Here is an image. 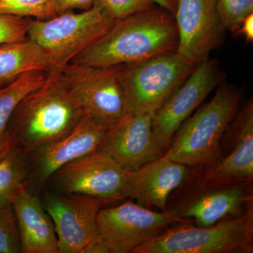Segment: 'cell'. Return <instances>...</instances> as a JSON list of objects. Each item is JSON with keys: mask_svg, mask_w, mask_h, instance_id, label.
<instances>
[{"mask_svg": "<svg viewBox=\"0 0 253 253\" xmlns=\"http://www.w3.org/2000/svg\"><path fill=\"white\" fill-rule=\"evenodd\" d=\"M178 44L174 16L155 5L115 20L104 36L71 62L101 68L131 64L176 52Z\"/></svg>", "mask_w": 253, "mask_h": 253, "instance_id": "6da1fadb", "label": "cell"}, {"mask_svg": "<svg viewBox=\"0 0 253 253\" xmlns=\"http://www.w3.org/2000/svg\"><path fill=\"white\" fill-rule=\"evenodd\" d=\"M83 115L61 73L49 72L44 83L15 110L3 147L13 144L26 155L31 154L67 135Z\"/></svg>", "mask_w": 253, "mask_h": 253, "instance_id": "7a4b0ae2", "label": "cell"}, {"mask_svg": "<svg viewBox=\"0 0 253 253\" xmlns=\"http://www.w3.org/2000/svg\"><path fill=\"white\" fill-rule=\"evenodd\" d=\"M244 91L226 81L212 99L201 105L179 126L163 157L192 169L209 166L219 154L223 136L239 112Z\"/></svg>", "mask_w": 253, "mask_h": 253, "instance_id": "3957f363", "label": "cell"}, {"mask_svg": "<svg viewBox=\"0 0 253 253\" xmlns=\"http://www.w3.org/2000/svg\"><path fill=\"white\" fill-rule=\"evenodd\" d=\"M253 182L206 179L191 169L169 196L166 211L181 220L211 226L244 215L253 207Z\"/></svg>", "mask_w": 253, "mask_h": 253, "instance_id": "277c9868", "label": "cell"}, {"mask_svg": "<svg viewBox=\"0 0 253 253\" xmlns=\"http://www.w3.org/2000/svg\"><path fill=\"white\" fill-rule=\"evenodd\" d=\"M114 21L96 0L83 12L68 11L46 20L30 18L28 38L47 56L49 72H60L104 36Z\"/></svg>", "mask_w": 253, "mask_h": 253, "instance_id": "5b68a950", "label": "cell"}, {"mask_svg": "<svg viewBox=\"0 0 253 253\" xmlns=\"http://www.w3.org/2000/svg\"><path fill=\"white\" fill-rule=\"evenodd\" d=\"M253 206L244 215L211 226L178 223L133 253H252Z\"/></svg>", "mask_w": 253, "mask_h": 253, "instance_id": "8992f818", "label": "cell"}, {"mask_svg": "<svg viewBox=\"0 0 253 253\" xmlns=\"http://www.w3.org/2000/svg\"><path fill=\"white\" fill-rule=\"evenodd\" d=\"M119 66L126 113L153 116L193 73L196 65L173 52Z\"/></svg>", "mask_w": 253, "mask_h": 253, "instance_id": "52a82bcc", "label": "cell"}, {"mask_svg": "<svg viewBox=\"0 0 253 253\" xmlns=\"http://www.w3.org/2000/svg\"><path fill=\"white\" fill-rule=\"evenodd\" d=\"M83 114L108 129L126 114L120 66L95 67L70 63L60 71Z\"/></svg>", "mask_w": 253, "mask_h": 253, "instance_id": "ba28073f", "label": "cell"}, {"mask_svg": "<svg viewBox=\"0 0 253 253\" xmlns=\"http://www.w3.org/2000/svg\"><path fill=\"white\" fill-rule=\"evenodd\" d=\"M42 205L54 224L59 253H109L99 239V200L84 195L46 192Z\"/></svg>", "mask_w": 253, "mask_h": 253, "instance_id": "9c48e42d", "label": "cell"}, {"mask_svg": "<svg viewBox=\"0 0 253 253\" xmlns=\"http://www.w3.org/2000/svg\"><path fill=\"white\" fill-rule=\"evenodd\" d=\"M183 222L191 221L178 219L168 211H151L131 199L119 206L101 208L97 217L99 239L109 253H133L173 224Z\"/></svg>", "mask_w": 253, "mask_h": 253, "instance_id": "30bf717a", "label": "cell"}, {"mask_svg": "<svg viewBox=\"0 0 253 253\" xmlns=\"http://www.w3.org/2000/svg\"><path fill=\"white\" fill-rule=\"evenodd\" d=\"M226 78L219 61L208 57L196 66L186 81L154 113L153 135L161 154L167 151L181 125Z\"/></svg>", "mask_w": 253, "mask_h": 253, "instance_id": "8fae6325", "label": "cell"}, {"mask_svg": "<svg viewBox=\"0 0 253 253\" xmlns=\"http://www.w3.org/2000/svg\"><path fill=\"white\" fill-rule=\"evenodd\" d=\"M49 181L60 192L84 195L104 204L129 198L127 171L99 151L65 165Z\"/></svg>", "mask_w": 253, "mask_h": 253, "instance_id": "7c38bea8", "label": "cell"}, {"mask_svg": "<svg viewBox=\"0 0 253 253\" xmlns=\"http://www.w3.org/2000/svg\"><path fill=\"white\" fill-rule=\"evenodd\" d=\"M217 0H179L174 19L179 33L176 52L197 66L222 44L226 31Z\"/></svg>", "mask_w": 253, "mask_h": 253, "instance_id": "4fadbf2b", "label": "cell"}, {"mask_svg": "<svg viewBox=\"0 0 253 253\" xmlns=\"http://www.w3.org/2000/svg\"><path fill=\"white\" fill-rule=\"evenodd\" d=\"M193 170L213 180L253 182V98L241 106L228 126L216 159L206 167Z\"/></svg>", "mask_w": 253, "mask_h": 253, "instance_id": "5bb4252c", "label": "cell"}, {"mask_svg": "<svg viewBox=\"0 0 253 253\" xmlns=\"http://www.w3.org/2000/svg\"><path fill=\"white\" fill-rule=\"evenodd\" d=\"M108 129L83 115L67 135L28 154L32 155L29 174L37 184H45L65 165L97 151Z\"/></svg>", "mask_w": 253, "mask_h": 253, "instance_id": "9a60e30c", "label": "cell"}, {"mask_svg": "<svg viewBox=\"0 0 253 253\" xmlns=\"http://www.w3.org/2000/svg\"><path fill=\"white\" fill-rule=\"evenodd\" d=\"M152 115L126 113L106 131L97 151L107 154L126 171H134L162 156L155 142Z\"/></svg>", "mask_w": 253, "mask_h": 253, "instance_id": "2e32d148", "label": "cell"}, {"mask_svg": "<svg viewBox=\"0 0 253 253\" xmlns=\"http://www.w3.org/2000/svg\"><path fill=\"white\" fill-rule=\"evenodd\" d=\"M191 168L160 156L134 171H127L129 199L166 211L170 195L189 175Z\"/></svg>", "mask_w": 253, "mask_h": 253, "instance_id": "e0dca14e", "label": "cell"}, {"mask_svg": "<svg viewBox=\"0 0 253 253\" xmlns=\"http://www.w3.org/2000/svg\"><path fill=\"white\" fill-rule=\"evenodd\" d=\"M11 206L17 222L21 253H59L54 224L37 195L23 186L13 195Z\"/></svg>", "mask_w": 253, "mask_h": 253, "instance_id": "ac0fdd59", "label": "cell"}, {"mask_svg": "<svg viewBox=\"0 0 253 253\" xmlns=\"http://www.w3.org/2000/svg\"><path fill=\"white\" fill-rule=\"evenodd\" d=\"M50 69L47 56L36 43L28 38L0 45V88L25 73H49Z\"/></svg>", "mask_w": 253, "mask_h": 253, "instance_id": "d6986e66", "label": "cell"}, {"mask_svg": "<svg viewBox=\"0 0 253 253\" xmlns=\"http://www.w3.org/2000/svg\"><path fill=\"white\" fill-rule=\"evenodd\" d=\"M29 176L27 155L13 144L0 149V208L11 206V199L26 186Z\"/></svg>", "mask_w": 253, "mask_h": 253, "instance_id": "ffe728a7", "label": "cell"}, {"mask_svg": "<svg viewBox=\"0 0 253 253\" xmlns=\"http://www.w3.org/2000/svg\"><path fill=\"white\" fill-rule=\"evenodd\" d=\"M47 76L44 71H32L0 88V149L4 146L8 126L18 104L41 86Z\"/></svg>", "mask_w": 253, "mask_h": 253, "instance_id": "44dd1931", "label": "cell"}, {"mask_svg": "<svg viewBox=\"0 0 253 253\" xmlns=\"http://www.w3.org/2000/svg\"><path fill=\"white\" fill-rule=\"evenodd\" d=\"M0 14L46 20L59 14L56 0H0Z\"/></svg>", "mask_w": 253, "mask_h": 253, "instance_id": "7402d4cb", "label": "cell"}, {"mask_svg": "<svg viewBox=\"0 0 253 253\" xmlns=\"http://www.w3.org/2000/svg\"><path fill=\"white\" fill-rule=\"evenodd\" d=\"M217 8L226 30L234 34L244 18L253 14V0H217Z\"/></svg>", "mask_w": 253, "mask_h": 253, "instance_id": "603a6c76", "label": "cell"}, {"mask_svg": "<svg viewBox=\"0 0 253 253\" xmlns=\"http://www.w3.org/2000/svg\"><path fill=\"white\" fill-rule=\"evenodd\" d=\"M21 253L16 218L11 206L0 208V253Z\"/></svg>", "mask_w": 253, "mask_h": 253, "instance_id": "cb8c5ba5", "label": "cell"}, {"mask_svg": "<svg viewBox=\"0 0 253 253\" xmlns=\"http://www.w3.org/2000/svg\"><path fill=\"white\" fill-rule=\"evenodd\" d=\"M29 20L13 15L0 14V45L26 39Z\"/></svg>", "mask_w": 253, "mask_h": 253, "instance_id": "d4e9b609", "label": "cell"}, {"mask_svg": "<svg viewBox=\"0 0 253 253\" xmlns=\"http://www.w3.org/2000/svg\"><path fill=\"white\" fill-rule=\"evenodd\" d=\"M115 20L146 11L155 6L151 0H97Z\"/></svg>", "mask_w": 253, "mask_h": 253, "instance_id": "484cf974", "label": "cell"}, {"mask_svg": "<svg viewBox=\"0 0 253 253\" xmlns=\"http://www.w3.org/2000/svg\"><path fill=\"white\" fill-rule=\"evenodd\" d=\"M96 0H56L58 14L71 11L73 9H88Z\"/></svg>", "mask_w": 253, "mask_h": 253, "instance_id": "4316f807", "label": "cell"}, {"mask_svg": "<svg viewBox=\"0 0 253 253\" xmlns=\"http://www.w3.org/2000/svg\"><path fill=\"white\" fill-rule=\"evenodd\" d=\"M234 36L244 37L247 42H253V14L249 15L245 18L244 21L240 24L237 31L234 33Z\"/></svg>", "mask_w": 253, "mask_h": 253, "instance_id": "83f0119b", "label": "cell"}, {"mask_svg": "<svg viewBox=\"0 0 253 253\" xmlns=\"http://www.w3.org/2000/svg\"><path fill=\"white\" fill-rule=\"evenodd\" d=\"M151 1H154L155 4L170 13L174 17L175 16L179 0H151Z\"/></svg>", "mask_w": 253, "mask_h": 253, "instance_id": "f1b7e54d", "label": "cell"}]
</instances>
